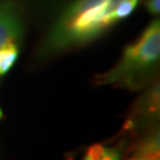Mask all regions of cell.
<instances>
[{
	"mask_svg": "<svg viewBox=\"0 0 160 160\" xmlns=\"http://www.w3.org/2000/svg\"><path fill=\"white\" fill-rule=\"evenodd\" d=\"M160 24L154 20L137 42L123 50L121 58L112 69L97 76L98 84L139 90L148 83L159 65Z\"/></svg>",
	"mask_w": 160,
	"mask_h": 160,
	"instance_id": "7a4b0ae2",
	"label": "cell"
},
{
	"mask_svg": "<svg viewBox=\"0 0 160 160\" xmlns=\"http://www.w3.org/2000/svg\"><path fill=\"white\" fill-rule=\"evenodd\" d=\"M128 160H159V159H152V158H138V157H133Z\"/></svg>",
	"mask_w": 160,
	"mask_h": 160,
	"instance_id": "ba28073f",
	"label": "cell"
},
{
	"mask_svg": "<svg viewBox=\"0 0 160 160\" xmlns=\"http://www.w3.org/2000/svg\"><path fill=\"white\" fill-rule=\"evenodd\" d=\"M159 116V86L151 87L135 103L131 118L126 126L128 128L148 127L154 123Z\"/></svg>",
	"mask_w": 160,
	"mask_h": 160,
	"instance_id": "3957f363",
	"label": "cell"
},
{
	"mask_svg": "<svg viewBox=\"0 0 160 160\" xmlns=\"http://www.w3.org/2000/svg\"><path fill=\"white\" fill-rule=\"evenodd\" d=\"M147 10L152 14H159L160 11V0H147Z\"/></svg>",
	"mask_w": 160,
	"mask_h": 160,
	"instance_id": "52a82bcc",
	"label": "cell"
},
{
	"mask_svg": "<svg viewBox=\"0 0 160 160\" xmlns=\"http://www.w3.org/2000/svg\"><path fill=\"white\" fill-rule=\"evenodd\" d=\"M19 55L17 43H7L0 48V76L7 74L16 63Z\"/></svg>",
	"mask_w": 160,
	"mask_h": 160,
	"instance_id": "5b68a950",
	"label": "cell"
},
{
	"mask_svg": "<svg viewBox=\"0 0 160 160\" xmlns=\"http://www.w3.org/2000/svg\"><path fill=\"white\" fill-rule=\"evenodd\" d=\"M140 0H74L59 16L39 49L43 57L53 56L96 39L131 16Z\"/></svg>",
	"mask_w": 160,
	"mask_h": 160,
	"instance_id": "6da1fadb",
	"label": "cell"
},
{
	"mask_svg": "<svg viewBox=\"0 0 160 160\" xmlns=\"http://www.w3.org/2000/svg\"><path fill=\"white\" fill-rule=\"evenodd\" d=\"M83 160H120V155L116 149L96 143L87 149Z\"/></svg>",
	"mask_w": 160,
	"mask_h": 160,
	"instance_id": "8992f818",
	"label": "cell"
},
{
	"mask_svg": "<svg viewBox=\"0 0 160 160\" xmlns=\"http://www.w3.org/2000/svg\"><path fill=\"white\" fill-rule=\"evenodd\" d=\"M131 153L133 157L138 158H152L159 159L160 154V138L159 131L153 129L147 132L138 142H135L131 148Z\"/></svg>",
	"mask_w": 160,
	"mask_h": 160,
	"instance_id": "277c9868",
	"label": "cell"
},
{
	"mask_svg": "<svg viewBox=\"0 0 160 160\" xmlns=\"http://www.w3.org/2000/svg\"><path fill=\"white\" fill-rule=\"evenodd\" d=\"M2 118V112H1V109H0V119Z\"/></svg>",
	"mask_w": 160,
	"mask_h": 160,
	"instance_id": "9c48e42d",
	"label": "cell"
}]
</instances>
